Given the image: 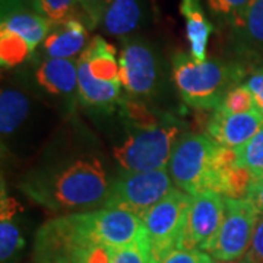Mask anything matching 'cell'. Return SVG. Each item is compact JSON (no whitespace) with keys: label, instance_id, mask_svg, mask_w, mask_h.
<instances>
[{"label":"cell","instance_id":"1","mask_svg":"<svg viewBox=\"0 0 263 263\" xmlns=\"http://www.w3.org/2000/svg\"><path fill=\"white\" fill-rule=\"evenodd\" d=\"M113 179L94 154H72L40 164L19 181V190L56 215L85 214L105 206Z\"/></svg>","mask_w":263,"mask_h":263},{"label":"cell","instance_id":"2","mask_svg":"<svg viewBox=\"0 0 263 263\" xmlns=\"http://www.w3.org/2000/svg\"><path fill=\"white\" fill-rule=\"evenodd\" d=\"M34 263H111V249L98 238L88 212L60 215L40 227Z\"/></svg>","mask_w":263,"mask_h":263},{"label":"cell","instance_id":"3","mask_svg":"<svg viewBox=\"0 0 263 263\" xmlns=\"http://www.w3.org/2000/svg\"><path fill=\"white\" fill-rule=\"evenodd\" d=\"M234 160L233 148L219 145L205 133H187L173 151L168 173L174 186L190 196L205 192L219 193L224 167Z\"/></svg>","mask_w":263,"mask_h":263},{"label":"cell","instance_id":"4","mask_svg":"<svg viewBox=\"0 0 263 263\" xmlns=\"http://www.w3.org/2000/svg\"><path fill=\"white\" fill-rule=\"evenodd\" d=\"M171 67L183 101L196 110L215 111L224 97L246 78L245 66L238 62L216 59L196 62L184 51L173 56Z\"/></svg>","mask_w":263,"mask_h":263},{"label":"cell","instance_id":"5","mask_svg":"<svg viewBox=\"0 0 263 263\" xmlns=\"http://www.w3.org/2000/svg\"><path fill=\"white\" fill-rule=\"evenodd\" d=\"M183 135V124L168 116L149 124H129L123 141L114 146V160L123 173L168 168L173 151Z\"/></svg>","mask_w":263,"mask_h":263},{"label":"cell","instance_id":"6","mask_svg":"<svg viewBox=\"0 0 263 263\" xmlns=\"http://www.w3.org/2000/svg\"><path fill=\"white\" fill-rule=\"evenodd\" d=\"M193 197L173 187L142 216L151 263H161L171 252L183 249Z\"/></svg>","mask_w":263,"mask_h":263},{"label":"cell","instance_id":"7","mask_svg":"<svg viewBox=\"0 0 263 263\" xmlns=\"http://www.w3.org/2000/svg\"><path fill=\"white\" fill-rule=\"evenodd\" d=\"M174 186L168 168L142 173H122L114 177L104 208L124 209L145 215Z\"/></svg>","mask_w":263,"mask_h":263},{"label":"cell","instance_id":"8","mask_svg":"<svg viewBox=\"0 0 263 263\" xmlns=\"http://www.w3.org/2000/svg\"><path fill=\"white\" fill-rule=\"evenodd\" d=\"M120 82L130 98L146 100L157 94L161 81L158 54L142 37L122 38L119 54Z\"/></svg>","mask_w":263,"mask_h":263},{"label":"cell","instance_id":"9","mask_svg":"<svg viewBox=\"0 0 263 263\" xmlns=\"http://www.w3.org/2000/svg\"><path fill=\"white\" fill-rule=\"evenodd\" d=\"M259 212L249 199L226 197V215L206 253L215 262H231L249 252Z\"/></svg>","mask_w":263,"mask_h":263},{"label":"cell","instance_id":"10","mask_svg":"<svg viewBox=\"0 0 263 263\" xmlns=\"http://www.w3.org/2000/svg\"><path fill=\"white\" fill-rule=\"evenodd\" d=\"M192 197L183 249L208 252L224 221L226 197L215 192H205Z\"/></svg>","mask_w":263,"mask_h":263},{"label":"cell","instance_id":"11","mask_svg":"<svg viewBox=\"0 0 263 263\" xmlns=\"http://www.w3.org/2000/svg\"><path fill=\"white\" fill-rule=\"evenodd\" d=\"M51 27L38 9L37 0H2L0 29L18 34L28 43L32 51L44 43Z\"/></svg>","mask_w":263,"mask_h":263},{"label":"cell","instance_id":"12","mask_svg":"<svg viewBox=\"0 0 263 263\" xmlns=\"http://www.w3.org/2000/svg\"><path fill=\"white\" fill-rule=\"evenodd\" d=\"M88 216L95 234L110 249L133 243L145 233L141 216L124 209L101 208Z\"/></svg>","mask_w":263,"mask_h":263},{"label":"cell","instance_id":"13","mask_svg":"<svg viewBox=\"0 0 263 263\" xmlns=\"http://www.w3.org/2000/svg\"><path fill=\"white\" fill-rule=\"evenodd\" d=\"M263 127V114L259 108L249 113L226 114L215 110L208 119V135L219 145L238 148L252 139Z\"/></svg>","mask_w":263,"mask_h":263},{"label":"cell","instance_id":"14","mask_svg":"<svg viewBox=\"0 0 263 263\" xmlns=\"http://www.w3.org/2000/svg\"><path fill=\"white\" fill-rule=\"evenodd\" d=\"M35 81L43 91L72 105L78 98V60L47 57L38 66Z\"/></svg>","mask_w":263,"mask_h":263},{"label":"cell","instance_id":"15","mask_svg":"<svg viewBox=\"0 0 263 263\" xmlns=\"http://www.w3.org/2000/svg\"><path fill=\"white\" fill-rule=\"evenodd\" d=\"M78 101L95 111L113 113L122 103V82L95 79L85 60L78 57Z\"/></svg>","mask_w":263,"mask_h":263},{"label":"cell","instance_id":"16","mask_svg":"<svg viewBox=\"0 0 263 263\" xmlns=\"http://www.w3.org/2000/svg\"><path fill=\"white\" fill-rule=\"evenodd\" d=\"M88 27L84 19L72 18L51 27L43 43L44 53L54 59H75L81 56L88 43Z\"/></svg>","mask_w":263,"mask_h":263},{"label":"cell","instance_id":"17","mask_svg":"<svg viewBox=\"0 0 263 263\" xmlns=\"http://www.w3.org/2000/svg\"><path fill=\"white\" fill-rule=\"evenodd\" d=\"M235 50L246 57L263 54V0H252L231 25Z\"/></svg>","mask_w":263,"mask_h":263},{"label":"cell","instance_id":"18","mask_svg":"<svg viewBox=\"0 0 263 263\" xmlns=\"http://www.w3.org/2000/svg\"><path fill=\"white\" fill-rule=\"evenodd\" d=\"M145 19L142 0H104L100 25L110 35L130 37Z\"/></svg>","mask_w":263,"mask_h":263},{"label":"cell","instance_id":"19","mask_svg":"<svg viewBox=\"0 0 263 263\" xmlns=\"http://www.w3.org/2000/svg\"><path fill=\"white\" fill-rule=\"evenodd\" d=\"M32 101L29 95L18 86H8L0 94V133L3 143L9 141L31 116Z\"/></svg>","mask_w":263,"mask_h":263},{"label":"cell","instance_id":"20","mask_svg":"<svg viewBox=\"0 0 263 263\" xmlns=\"http://www.w3.org/2000/svg\"><path fill=\"white\" fill-rule=\"evenodd\" d=\"M180 12L186 22L190 54L196 62H205L208 41L214 32V25L206 19L200 0H181Z\"/></svg>","mask_w":263,"mask_h":263},{"label":"cell","instance_id":"21","mask_svg":"<svg viewBox=\"0 0 263 263\" xmlns=\"http://www.w3.org/2000/svg\"><path fill=\"white\" fill-rule=\"evenodd\" d=\"M18 202L10 196L2 195L0 203V262L16 263L25 240L19 228Z\"/></svg>","mask_w":263,"mask_h":263},{"label":"cell","instance_id":"22","mask_svg":"<svg viewBox=\"0 0 263 263\" xmlns=\"http://www.w3.org/2000/svg\"><path fill=\"white\" fill-rule=\"evenodd\" d=\"M79 57L85 60L95 79L120 82V65L116 56V48L101 35H95Z\"/></svg>","mask_w":263,"mask_h":263},{"label":"cell","instance_id":"23","mask_svg":"<svg viewBox=\"0 0 263 263\" xmlns=\"http://www.w3.org/2000/svg\"><path fill=\"white\" fill-rule=\"evenodd\" d=\"M34 51L18 34L0 29V62L5 69H12L27 62Z\"/></svg>","mask_w":263,"mask_h":263},{"label":"cell","instance_id":"24","mask_svg":"<svg viewBox=\"0 0 263 263\" xmlns=\"http://www.w3.org/2000/svg\"><path fill=\"white\" fill-rule=\"evenodd\" d=\"M235 162L246 168L254 180L263 177V127L245 145L235 148Z\"/></svg>","mask_w":263,"mask_h":263},{"label":"cell","instance_id":"25","mask_svg":"<svg viewBox=\"0 0 263 263\" xmlns=\"http://www.w3.org/2000/svg\"><path fill=\"white\" fill-rule=\"evenodd\" d=\"M38 9L51 25L79 18V0H37Z\"/></svg>","mask_w":263,"mask_h":263},{"label":"cell","instance_id":"26","mask_svg":"<svg viewBox=\"0 0 263 263\" xmlns=\"http://www.w3.org/2000/svg\"><path fill=\"white\" fill-rule=\"evenodd\" d=\"M256 108H257V104H256L252 91L247 88L246 84H240L234 86L224 97L222 103L216 110L226 114H241L249 113Z\"/></svg>","mask_w":263,"mask_h":263},{"label":"cell","instance_id":"27","mask_svg":"<svg viewBox=\"0 0 263 263\" xmlns=\"http://www.w3.org/2000/svg\"><path fill=\"white\" fill-rule=\"evenodd\" d=\"M111 263H151L145 233L133 243L111 249Z\"/></svg>","mask_w":263,"mask_h":263},{"label":"cell","instance_id":"28","mask_svg":"<svg viewBox=\"0 0 263 263\" xmlns=\"http://www.w3.org/2000/svg\"><path fill=\"white\" fill-rule=\"evenodd\" d=\"M252 0H208L211 13L219 22H226L227 25H233L240 15L246 10Z\"/></svg>","mask_w":263,"mask_h":263},{"label":"cell","instance_id":"29","mask_svg":"<svg viewBox=\"0 0 263 263\" xmlns=\"http://www.w3.org/2000/svg\"><path fill=\"white\" fill-rule=\"evenodd\" d=\"M161 263H215L212 256L197 249H179L162 259Z\"/></svg>","mask_w":263,"mask_h":263},{"label":"cell","instance_id":"30","mask_svg":"<svg viewBox=\"0 0 263 263\" xmlns=\"http://www.w3.org/2000/svg\"><path fill=\"white\" fill-rule=\"evenodd\" d=\"M79 8L84 22L89 29L100 25L101 13H103L104 0H79Z\"/></svg>","mask_w":263,"mask_h":263},{"label":"cell","instance_id":"31","mask_svg":"<svg viewBox=\"0 0 263 263\" xmlns=\"http://www.w3.org/2000/svg\"><path fill=\"white\" fill-rule=\"evenodd\" d=\"M245 257L250 263H263V214H259L252 245Z\"/></svg>","mask_w":263,"mask_h":263},{"label":"cell","instance_id":"32","mask_svg":"<svg viewBox=\"0 0 263 263\" xmlns=\"http://www.w3.org/2000/svg\"><path fill=\"white\" fill-rule=\"evenodd\" d=\"M245 84L252 91L257 108L263 114V63L252 70V73L246 78Z\"/></svg>","mask_w":263,"mask_h":263},{"label":"cell","instance_id":"33","mask_svg":"<svg viewBox=\"0 0 263 263\" xmlns=\"http://www.w3.org/2000/svg\"><path fill=\"white\" fill-rule=\"evenodd\" d=\"M247 199L253 203V206L257 209L259 214H263V177L254 180L252 187L249 190Z\"/></svg>","mask_w":263,"mask_h":263},{"label":"cell","instance_id":"34","mask_svg":"<svg viewBox=\"0 0 263 263\" xmlns=\"http://www.w3.org/2000/svg\"><path fill=\"white\" fill-rule=\"evenodd\" d=\"M216 263H250L246 257H241V259H237V260H231V262H216Z\"/></svg>","mask_w":263,"mask_h":263}]
</instances>
